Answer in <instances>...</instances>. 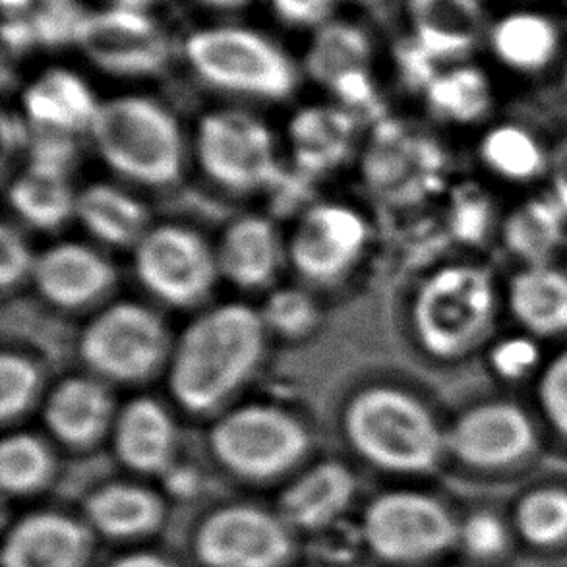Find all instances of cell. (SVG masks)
I'll return each mask as SVG.
<instances>
[{
  "label": "cell",
  "instance_id": "4316f807",
  "mask_svg": "<svg viewBox=\"0 0 567 567\" xmlns=\"http://www.w3.org/2000/svg\"><path fill=\"white\" fill-rule=\"evenodd\" d=\"M550 150L529 126L498 123L484 128L476 144V157L481 167L499 183L525 188L548 177Z\"/></svg>",
  "mask_w": 567,
  "mask_h": 567
},
{
  "label": "cell",
  "instance_id": "7dc6e473",
  "mask_svg": "<svg viewBox=\"0 0 567 567\" xmlns=\"http://www.w3.org/2000/svg\"><path fill=\"white\" fill-rule=\"evenodd\" d=\"M111 567H173L169 561L162 558V556H157V554H147V553H138V554H128V556H124L121 560H116L115 564Z\"/></svg>",
  "mask_w": 567,
  "mask_h": 567
},
{
  "label": "cell",
  "instance_id": "7402d4cb",
  "mask_svg": "<svg viewBox=\"0 0 567 567\" xmlns=\"http://www.w3.org/2000/svg\"><path fill=\"white\" fill-rule=\"evenodd\" d=\"M87 550V533L69 515L31 514L8 530L2 567H80Z\"/></svg>",
  "mask_w": 567,
  "mask_h": 567
},
{
  "label": "cell",
  "instance_id": "f5cc1de1",
  "mask_svg": "<svg viewBox=\"0 0 567 567\" xmlns=\"http://www.w3.org/2000/svg\"><path fill=\"white\" fill-rule=\"evenodd\" d=\"M357 2H364V4H377L380 0H357Z\"/></svg>",
  "mask_w": 567,
  "mask_h": 567
},
{
  "label": "cell",
  "instance_id": "ffe728a7",
  "mask_svg": "<svg viewBox=\"0 0 567 567\" xmlns=\"http://www.w3.org/2000/svg\"><path fill=\"white\" fill-rule=\"evenodd\" d=\"M504 307L540 341L567 338V271L554 264L522 266L504 287Z\"/></svg>",
  "mask_w": 567,
  "mask_h": 567
},
{
  "label": "cell",
  "instance_id": "f907efd6",
  "mask_svg": "<svg viewBox=\"0 0 567 567\" xmlns=\"http://www.w3.org/2000/svg\"><path fill=\"white\" fill-rule=\"evenodd\" d=\"M123 2L124 8H134L142 7V4H147V2H152V0H121Z\"/></svg>",
  "mask_w": 567,
  "mask_h": 567
},
{
  "label": "cell",
  "instance_id": "e575fe53",
  "mask_svg": "<svg viewBox=\"0 0 567 567\" xmlns=\"http://www.w3.org/2000/svg\"><path fill=\"white\" fill-rule=\"evenodd\" d=\"M517 535L535 548H554L567 538V491L543 486L525 494L515 507Z\"/></svg>",
  "mask_w": 567,
  "mask_h": 567
},
{
  "label": "cell",
  "instance_id": "484cf974",
  "mask_svg": "<svg viewBox=\"0 0 567 567\" xmlns=\"http://www.w3.org/2000/svg\"><path fill=\"white\" fill-rule=\"evenodd\" d=\"M414 41L436 62L473 51L483 31L478 0H409Z\"/></svg>",
  "mask_w": 567,
  "mask_h": 567
},
{
  "label": "cell",
  "instance_id": "f6af8a7d",
  "mask_svg": "<svg viewBox=\"0 0 567 567\" xmlns=\"http://www.w3.org/2000/svg\"><path fill=\"white\" fill-rule=\"evenodd\" d=\"M336 0H274L277 14L292 25H316L323 22Z\"/></svg>",
  "mask_w": 567,
  "mask_h": 567
},
{
  "label": "cell",
  "instance_id": "5b68a950",
  "mask_svg": "<svg viewBox=\"0 0 567 567\" xmlns=\"http://www.w3.org/2000/svg\"><path fill=\"white\" fill-rule=\"evenodd\" d=\"M219 465L245 481L264 483L297 467L310 447L307 426L284 406L246 403L217 419L207 434Z\"/></svg>",
  "mask_w": 567,
  "mask_h": 567
},
{
  "label": "cell",
  "instance_id": "ab89813d",
  "mask_svg": "<svg viewBox=\"0 0 567 567\" xmlns=\"http://www.w3.org/2000/svg\"><path fill=\"white\" fill-rule=\"evenodd\" d=\"M512 533L498 515L478 512L460 523L457 546L471 560L494 561L506 553Z\"/></svg>",
  "mask_w": 567,
  "mask_h": 567
},
{
  "label": "cell",
  "instance_id": "7bdbcfd3",
  "mask_svg": "<svg viewBox=\"0 0 567 567\" xmlns=\"http://www.w3.org/2000/svg\"><path fill=\"white\" fill-rule=\"evenodd\" d=\"M453 235L463 243H478L488 235L492 225L491 206L481 196H471L455 202V209L450 217Z\"/></svg>",
  "mask_w": 567,
  "mask_h": 567
},
{
  "label": "cell",
  "instance_id": "ba28073f",
  "mask_svg": "<svg viewBox=\"0 0 567 567\" xmlns=\"http://www.w3.org/2000/svg\"><path fill=\"white\" fill-rule=\"evenodd\" d=\"M194 152L199 169L225 190H268L284 177L274 132L237 109H217L202 116Z\"/></svg>",
  "mask_w": 567,
  "mask_h": 567
},
{
  "label": "cell",
  "instance_id": "6da1fadb",
  "mask_svg": "<svg viewBox=\"0 0 567 567\" xmlns=\"http://www.w3.org/2000/svg\"><path fill=\"white\" fill-rule=\"evenodd\" d=\"M266 339L260 310L245 302H223L194 318L167 364L175 403L194 416L221 411L260 367Z\"/></svg>",
  "mask_w": 567,
  "mask_h": 567
},
{
  "label": "cell",
  "instance_id": "8992f818",
  "mask_svg": "<svg viewBox=\"0 0 567 567\" xmlns=\"http://www.w3.org/2000/svg\"><path fill=\"white\" fill-rule=\"evenodd\" d=\"M173 343L167 326L152 308L118 300L85 323L78 353L103 382L144 383L169 364Z\"/></svg>",
  "mask_w": 567,
  "mask_h": 567
},
{
  "label": "cell",
  "instance_id": "4dcf8cb0",
  "mask_svg": "<svg viewBox=\"0 0 567 567\" xmlns=\"http://www.w3.org/2000/svg\"><path fill=\"white\" fill-rule=\"evenodd\" d=\"M163 514L162 499L138 484H107L85 502V515L93 527L113 538L146 535L159 527Z\"/></svg>",
  "mask_w": 567,
  "mask_h": 567
},
{
  "label": "cell",
  "instance_id": "681fc988",
  "mask_svg": "<svg viewBox=\"0 0 567 567\" xmlns=\"http://www.w3.org/2000/svg\"><path fill=\"white\" fill-rule=\"evenodd\" d=\"M33 0H2V7L7 10H22V8L30 7Z\"/></svg>",
  "mask_w": 567,
  "mask_h": 567
},
{
  "label": "cell",
  "instance_id": "8d00e7d4",
  "mask_svg": "<svg viewBox=\"0 0 567 567\" xmlns=\"http://www.w3.org/2000/svg\"><path fill=\"white\" fill-rule=\"evenodd\" d=\"M266 328L284 339L310 336L320 322V308L310 292L300 287H277L260 308Z\"/></svg>",
  "mask_w": 567,
  "mask_h": 567
},
{
  "label": "cell",
  "instance_id": "1f68e13d",
  "mask_svg": "<svg viewBox=\"0 0 567 567\" xmlns=\"http://www.w3.org/2000/svg\"><path fill=\"white\" fill-rule=\"evenodd\" d=\"M422 95L432 115L452 126H476L494 107L491 78L473 64L440 70Z\"/></svg>",
  "mask_w": 567,
  "mask_h": 567
},
{
  "label": "cell",
  "instance_id": "2e32d148",
  "mask_svg": "<svg viewBox=\"0 0 567 567\" xmlns=\"http://www.w3.org/2000/svg\"><path fill=\"white\" fill-rule=\"evenodd\" d=\"M30 281L51 307L82 310L111 292L116 271L92 246L66 240L38 254Z\"/></svg>",
  "mask_w": 567,
  "mask_h": 567
},
{
  "label": "cell",
  "instance_id": "277c9868",
  "mask_svg": "<svg viewBox=\"0 0 567 567\" xmlns=\"http://www.w3.org/2000/svg\"><path fill=\"white\" fill-rule=\"evenodd\" d=\"M90 136L103 163L136 185L165 188L185 169V136L175 115L142 95L101 101Z\"/></svg>",
  "mask_w": 567,
  "mask_h": 567
},
{
  "label": "cell",
  "instance_id": "52a82bcc",
  "mask_svg": "<svg viewBox=\"0 0 567 567\" xmlns=\"http://www.w3.org/2000/svg\"><path fill=\"white\" fill-rule=\"evenodd\" d=\"M186 59L204 82L243 97L285 100L297 85L291 59L250 30L198 31L186 43Z\"/></svg>",
  "mask_w": 567,
  "mask_h": 567
},
{
  "label": "cell",
  "instance_id": "f1b7e54d",
  "mask_svg": "<svg viewBox=\"0 0 567 567\" xmlns=\"http://www.w3.org/2000/svg\"><path fill=\"white\" fill-rule=\"evenodd\" d=\"M491 47L506 69L533 76L553 64L560 49V31L545 14L514 12L492 28Z\"/></svg>",
  "mask_w": 567,
  "mask_h": 567
},
{
  "label": "cell",
  "instance_id": "7a4b0ae2",
  "mask_svg": "<svg viewBox=\"0 0 567 567\" xmlns=\"http://www.w3.org/2000/svg\"><path fill=\"white\" fill-rule=\"evenodd\" d=\"M504 287L486 264L450 261L422 279L409 310L414 341L432 361L455 362L494 339Z\"/></svg>",
  "mask_w": 567,
  "mask_h": 567
},
{
  "label": "cell",
  "instance_id": "e0dca14e",
  "mask_svg": "<svg viewBox=\"0 0 567 567\" xmlns=\"http://www.w3.org/2000/svg\"><path fill=\"white\" fill-rule=\"evenodd\" d=\"M115 398L97 377H69L54 383L43 403V422L54 440L72 450H87L111 434Z\"/></svg>",
  "mask_w": 567,
  "mask_h": 567
},
{
  "label": "cell",
  "instance_id": "d6986e66",
  "mask_svg": "<svg viewBox=\"0 0 567 567\" xmlns=\"http://www.w3.org/2000/svg\"><path fill=\"white\" fill-rule=\"evenodd\" d=\"M118 461L138 473L155 475L173 467L177 424L162 401L147 395L126 401L111 430Z\"/></svg>",
  "mask_w": 567,
  "mask_h": 567
},
{
  "label": "cell",
  "instance_id": "603a6c76",
  "mask_svg": "<svg viewBox=\"0 0 567 567\" xmlns=\"http://www.w3.org/2000/svg\"><path fill=\"white\" fill-rule=\"evenodd\" d=\"M100 105L92 87L64 69L47 70L22 95L23 116L33 131L69 136L90 132Z\"/></svg>",
  "mask_w": 567,
  "mask_h": 567
},
{
  "label": "cell",
  "instance_id": "74e56055",
  "mask_svg": "<svg viewBox=\"0 0 567 567\" xmlns=\"http://www.w3.org/2000/svg\"><path fill=\"white\" fill-rule=\"evenodd\" d=\"M43 377L35 361L20 353L0 357V419L4 424L22 419L38 403Z\"/></svg>",
  "mask_w": 567,
  "mask_h": 567
},
{
  "label": "cell",
  "instance_id": "d4e9b609",
  "mask_svg": "<svg viewBox=\"0 0 567 567\" xmlns=\"http://www.w3.org/2000/svg\"><path fill=\"white\" fill-rule=\"evenodd\" d=\"M357 478L339 461H322L300 473L281 494L285 522L300 529H320L336 522L353 502Z\"/></svg>",
  "mask_w": 567,
  "mask_h": 567
},
{
  "label": "cell",
  "instance_id": "8fae6325",
  "mask_svg": "<svg viewBox=\"0 0 567 567\" xmlns=\"http://www.w3.org/2000/svg\"><path fill=\"white\" fill-rule=\"evenodd\" d=\"M132 254L140 284L169 307L198 305L221 277L215 248L196 230L178 223L150 227Z\"/></svg>",
  "mask_w": 567,
  "mask_h": 567
},
{
  "label": "cell",
  "instance_id": "4fadbf2b",
  "mask_svg": "<svg viewBox=\"0 0 567 567\" xmlns=\"http://www.w3.org/2000/svg\"><path fill=\"white\" fill-rule=\"evenodd\" d=\"M434 142L398 121H378L362 152V178L369 190L390 206L430 196L442 173Z\"/></svg>",
  "mask_w": 567,
  "mask_h": 567
},
{
  "label": "cell",
  "instance_id": "816d5d0a",
  "mask_svg": "<svg viewBox=\"0 0 567 567\" xmlns=\"http://www.w3.org/2000/svg\"><path fill=\"white\" fill-rule=\"evenodd\" d=\"M561 85H564V92H566L567 95V62L566 66H564V74H561Z\"/></svg>",
  "mask_w": 567,
  "mask_h": 567
},
{
  "label": "cell",
  "instance_id": "ee69618b",
  "mask_svg": "<svg viewBox=\"0 0 567 567\" xmlns=\"http://www.w3.org/2000/svg\"><path fill=\"white\" fill-rule=\"evenodd\" d=\"M398 66L403 82L414 90H421L422 93L440 72L437 62L414 39L411 43L399 47Z\"/></svg>",
  "mask_w": 567,
  "mask_h": 567
},
{
  "label": "cell",
  "instance_id": "9a60e30c",
  "mask_svg": "<svg viewBox=\"0 0 567 567\" xmlns=\"http://www.w3.org/2000/svg\"><path fill=\"white\" fill-rule=\"evenodd\" d=\"M76 43L95 66L116 76H150L167 62L162 33L134 8L85 14Z\"/></svg>",
  "mask_w": 567,
  "mask_h": 567
},
{
  "label": "cell",
  "instance_id": "7c38bea8",
  "mask_svg": "<svg viewBox=\"0 0 567 567\" xmlns=\"http://www.w3.org/2000/svg\"><path fill=\"white\" fill-rule=\"evenodd\" d=\"M370 243L367 217L347 204L320 202L300 215L287 260L310 284H336L359 264Z\"/></svg>",
  "mask_w": 567,
  "mask_h": 567
},
{
  "label": "cell",
  "instance_id": "9c48e42d",
  "mask_svg": "<svg viewBox=\"0 0 567 567\" xmlns=\"http://www.w3.org/2000/svg\"><path fill=\"white\" fill-rule=\"evenodd\" d=\"M540 422L514 399L465 406L447 426V457L481 473L522 467L540 447Z\"/></svg>",
  "mask_w": 567,
  "mask_h": 567
},
{
  "label": "cell",
  "instance_id": "f35d334b",
  "mask_svg": "<svg viewBox=\"0 0 567 567\" xmlns=\"http://www.w3.org/2000/svg\"><path fill=\"white\" fill-rule=\"evenodd\" d=\"M535 405L540 424L567 447V343L546 359L535 380Z\"/></svg>",
  "mask_w": 567,
  "mask_h": 567
},
{
  "label": "cell",
  "instance_id": "cb8c5ba5",
  "mask_svg": "<svg viewBox=\"0 0 567 567\" xmlns=\"http://www.w3.org/2000/svg\"><path fill=\"white\" fill-rule=\"evenodd\" d=\"M499 240L522 266L554 264L566 245L567 214L550 192L530 194L498 225Z\"/></svg>",
  "mask_w": 567,
  "mask_h": 567
},
{
  "label": "cell",
  "instance_id": "ac0fdd59",
  "mask_svg": "<svg viewBox=\"0 0 567 567\" xmlns=\"http://www.w3.org/2000/svg\"><path fill=\"white\" fill-rule=\"evenodd\" d=\"M219 276L243 291H261L276 281L287 258V245L264 215H243L223 230L215 248Z\"/></svg>",
  "mask_w": 567,
  "mask_h": 567
},
{
  "label": "cell",
  "instance_id": "c3c4849f",
  "mask_svg": "<svg viewBox=\"0 0 567 567\" xmlns=\"http://www.w3.org/2000/svg\"><path fill=\"white\" fill-rule=\"evenodd\" d=\"M202 2H206L209 7L230 10V8L246 7V4H248V2H252V0H202Z\"/></svg>",
  "mask_w": 567,
  "mask_h": 567
},
{
  "label": "cell",
  "instance_id": "3957f363",
  "mask_svg": "<svg viewBox=\"0 0 567 567\" xmlns=\"http://www.w3.org/2000/svg\"><path fill=\"white\" fill-rule=\"evenodd\" d=\"M343 430L370 465L398 475H426L447 457L445 426L413 391L388 383L347 401Z\"/></svg>",
  "mask_w": 567,
  "mask_h": 567
},
{
  "label": "cell",
  "instance_id": "5bb4252c",
  "mask_svg": "<svg viewBox=\"0 0 567 567\" xmlns=\"http://www.w3.org/2000/svg\"><path fill=\"white\" fill-rule=\"evenodd\" d=\"M291 550L285 522L254 506L215 509L194 537V553L206 567H281Z\"/></svg>",
  "mask_w": 567,
  "mask_h": 567
},
{
  "label": "cell",
  "instance_id": "30bf717a",
  "mask_svg": "<svg viewBox=\"0 0 567 567\" xmlns=\"http://www.w3.org/2000/svg\"><path fill=\"white\" fill-rule=\"evenodd\" d=\"M460 523L429 494L385 492L364 512L362 533L370 550L390 564L432 560L457 546Z\"/></svg>",
  "mask_w": 567,
  "mask_h": 567
},
{
  "label": "cell",
  "instance_id": "83f0119b",
  "mask_svg": "<svg viewBox=\"0 0 567 567\" xmlns=\"http://www.w3.org/2000/svg\"><path fill=\"white\" fill-rule=\"evenodd\" d=\"M76 219L93 238L113 248H134L152 227L146 204L109 183L78 192Z\"/></svg>",
  "mask_w": 567,
  "mask_h": 567
},
{
  "label": "cell",
  "instance_id": "44dd1931",
  "mask_svg": "<svg viewBox=\"0 0 567 567\" xmlns=\"http://www.w3.org/2000/svg\"><path fill=\"white\" fill-rule=\"evenodd\" d=\"M359 118L341 105H308L287 124V144L302 175L338 169L351 155Z\"/></svg>",
  "mask_w": 567,
  "mask_h": 567
},
{
  "label": "cell",
  "instance_id": "f546056e",
  "mask_svg": "<svg viewBox=\"0 0 567 567\" xmlns=\"http://www.w3.org/2000/svg\"><path fill=\"white\" fill-rule=\"evenodd\" d=\"M8 204L23 223L39 230H56L76 217L78 192L69 175L25 165L8 186Z\"/></svg>",
  "mask_w": 567,
  "mask_h": 567
},
{
  "label": "cell",
  "instance_id": "836d02e7",
  "mask_svg": "<svg viewBox=\"0 0 567 567\" xmlns=\"http://www.w3.org/2000/svg\"><path fill=\"white\" fill-rule=\"evenodd\" d=\"M54 471L49 445L30 432L8 434L0 444V484L7 494H30L45 486Z\"/></svg>",
  "mask_w": 567,
  "mask_h": 567
},
{
  "label": "cell",
  "instance_id": "bcb514c9",
  "mask_svg": "<svg viewBox=\"0 0 567 567\" xmlns=\"http://www.w3.org/2000/svg\"><path fill=\"white\" fill-rule=\"evenodd\" d=\"M550 147L553 150H550V167H548L546 185H548V192L558 199V204L567 214V136L558 140Z\"/></svg>",
  "mask_w": 567,
  "mask_h": 567
},
{
  "label": "cell",
  "instance_id": "d590c367",
  "mask_svg": "<svg viewBox=\"0 0 567 567\" xmlns=\"http://www.w3.org/2000/svg\"><path fill=\"white\" fill-rule=\"evenodd\" d=\"M543 343L545 341L523 330L494 338L484 349L486 367L499 382H535L548 359Z\"/></svg>",
  "mask_w": 567,
  "mask_h": 567
},
{
  "label": "cell",
  "instance_id": "d6a6232c",
  "mask_svg": "<svg viewBox=\"0 0 567 567\" xmlns=\"http://www.w3.org/2000/svg\"><path fill=\"white\" fill-rule=\"evenodd\" d=\"M370 41L364 31L349 23H328L316 33L307 53V70L316 82L330 87L339 78L367 70Z\"/></svg>",
  "mask_w": 567,
  "mask_h": 567
},
{
  "label": "cell",
  "instance_id": "60d3db41",
  "mask_svg": "<svg viewBox=\"0 0 567 567\" xmlns=\"http://www.w3.org/2000/svg\"><path fill=\"white\" fill-rule=\"evenodd\" d=\"M84 16L72 0H47L30 28L33 41L45 45H61L66 41L76 43V33Z\"/></svg>",
  "mask_w": 567,
  "mask_h": 567
},
{
  "label": "cell",
  "instance_id": "b9f144b4",
  "mask_svg": "<svg viewBox=\"0 0 567 567\" xmlns=\"http://www.w3.org/2000/svg\"><path fill=\"white\" fill-rule=\"evenodd\" d=\"M38 254H33L30 243L22 233L4 223L0 229V287L4 291L31 279Z\"/></svg>",
  "mask_w": 567,
  "mask_h": 567
}]
</instances>
